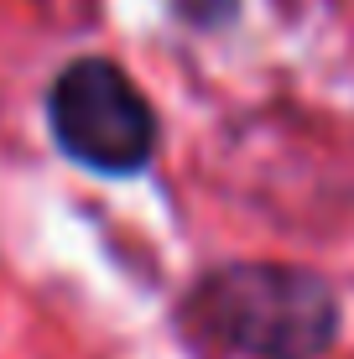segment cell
Segmentation results:
<instances>
[{"instance_id": "6da1fadb", "label": "cell", "mask_w": 354, "mask_h": 359, "mask_svg": "<svg viewBox=\"0 0 354 359\" xmlns=\"http://www.w3.org/2000/svg\"><path fill=\"white\" fill-rule=\"evenodd\" d=\"M188 318L214 344L255 359H318L339 333V302L313 271L240 261L198 281Z\"/></svg>"}, {"instance_id": "7a4b0ae2", "label": "cell", "mask_w": 354, "mask_h": 359, "mask_svg": "<svg viewBox=\"0 0 354 359\" xmlns=\"http://www.w3.org/2000/svg\"><path fill=\"white\" fill-rule=\"evenodd\" d=\"M47 126L79 167L125 177L156 151V115L146 94L109 57H79L47 89Z\"/></svg>"}, {"instance_id": "3957f363", "label": "cell", "mask_w": 354, "mask_h": 359, "mask_svg": "<svg viewBox=\"0 0 354 359\" xmlns=\"http://www.w3.org/2000/svg\"><path fill=\"white\" fill-rule=\"evenodd\" d=\"M240 0H172V11L188 27H224L229 16H235Z\"/></svg>"}]
</instances>
